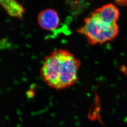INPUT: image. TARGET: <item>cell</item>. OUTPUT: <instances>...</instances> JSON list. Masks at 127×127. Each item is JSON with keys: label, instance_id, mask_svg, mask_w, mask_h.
I'll return each instance as SVG.
<instances>
[{"label": "cell", "instance_id": "cell-6", "mask_svg": "<svg viewBox=\"0 0 127 127\" xmlns=\"http://www.w3.org/2000/svg\"><path fill=\"white\" fill-rule=\"evenodd\" d=\"M4 1V0H0V5H1L2 2Z\"/></svg>", "mask_w": 127, "mask_h": 127}, {"label": "cell", "instance_id": "cell-1", "mask_svg": "<svg viewBox=\"0 0 127 127\" xmlns=\"http://www.w3.org/2000/svg\"><path fill=\"white\" fill-rule=\"evenodd\" d=\"M80 66V61L69 51L54 50L44 59L40 75L43 82L51 89L63 90L77 82Z\"/></svg>", "mask_w": 127, "mask_h": 127}, {"label": "cell", "instance_id": "cell-4", "mask_svg": "<svg viewBox=\"0 0 127 127\" xmlns=\"http://www.w3.org/2000/svg\"><path fill=\"white\" fill-rule=\"evenodd\" d=\"M0 6L9 16L19 19L23 18L25 9L16 0H4Z\"/></svg>", "mask_w": 127, "mask_h": 127}, {"label": "cell", "instance_id": "cell-3", "mask_svg": "<svg viewBox=\"0 0 127 127\" xmlns=\"http://www.w3.org/2000/svg\"><path fill=\"white\" fill-rule=\"evenodd\" d=\"M37 21L41 28L50 31L56 29L60 23L58 13L52 9H46L40 12L37 17Z\"/></svg>", "mask_w": 127, "mask_h": 127}, {"label": "cell", "instance_id": "cell-2", "mask_svg": "<svg viewBox=\"0 0 127 127\" xmlns=\"http://www.w3.org/2000/svg\"><path fill=\"white\" fill-rule=\"evenodd\" d=\"M77 31L86 38L90 45H96L114 40L118 35L119 28L117 22L95 10L84 19L83 26Z\"/></svg>", "mask_w": 127, "mask_h": 127}, {"label": "cell", "instance_id": "cell-5", "mask_svg": "<svg viewBox=\"0 0 127 127\" xmlns=\"http://www.w3.org/2000/svg\"><path fill=\"white\" fill-rule=\"evenodd\" d=\"M118 2V3H121L122 4H124V0H116Z\"/></svg>", "mask_w": 127, "mask_h": 127}]
</instances>
